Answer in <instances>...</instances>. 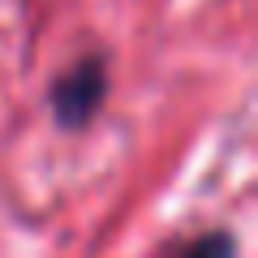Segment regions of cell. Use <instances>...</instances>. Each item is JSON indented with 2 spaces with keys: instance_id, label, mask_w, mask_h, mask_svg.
<instances>
[{
  "instance_id": "cell-1",
  "label": "cell",
  "mask_w": 258,
  "mask_h": 258,
  "mask_svg": "<svg viewBox=\"0 0 258 258\" xmlns=\"http://www.w3.org/2000/svg\"><path fill=\"white\" fill-rule=\"evenodd\" d=\"M47 99H52V116L60 129H86L108 99V64L99 56H82L69 74L52 82Z\"/></svg>"
},
{
  "instance_id": "cell-2",
  "label": "cell",
  "mask_w": 258,
  "mask_h": 258,
  "mask_svg": "<svg viewBox=\"0 0 258 258\" xmlns=\"http://www.w3.org/2000/svg\"><path fill=\"white\" fill-rule=\"evenodd\" d=\"M181 258H237V237L228 228H211L198 241H189Z\"/></svg>"
}]
</instances>
